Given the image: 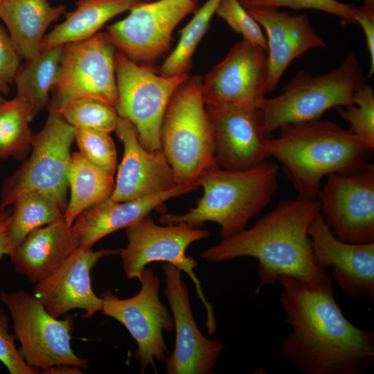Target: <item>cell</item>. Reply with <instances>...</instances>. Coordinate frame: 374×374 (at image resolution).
Segmentation results:
<instances>
[{
    "label": "cell",
    "mask_w": 374,
    "mask_h": 374,
    "mask_svg": "<svg viewBox=\"0 0 374 374\" xmlns=\"http://www.w3.org/2000/svg\"><path fill=\"white\" fill-rule=\"evenodd\" d=\"M280 301L290 332L280 350L305 374H361L374 362V332L351 323L336 301L326 271L310 279L284 276Z\"/></svg>",
    "instance_id": "6da1fadb"
},
{
    "label": "cell",
    "mask_w": 374,
    "mask_h": 374,
    "mask_svg": "<svg viewBox=\"0 0 374 374\" xmlns=\"http://www.w3.org/2000/svg\"><path fill=\"white\" fill-rule=\"evenodd\" d=\"M320 213L317 199L297 196L282 200L253 226L222 240L201 253L208 262L240 257L258 260L259 291L284 276L310 279L326 271L315 262L309 228Z\"/></svg>",
    "instance_id": "7a4b0ae2"
},
{
    "label": "cell",
    "mask_w": 374,
    "mask_h": 374,
    "mask_svg": "<svg viewBox=\"0 0 374 374\" xmlns=\"http://www.w3.org/2000/svg\"><path fill=\"white\" fill-rule=\"evenodd\" d=\"M270 138V157L281 165L298 196L317 199L321 181L350 174L368 163L371 148L339 124L321 118L283 125Z\"/></svg>",
    "instance_id": "3957f363"
},
{
    "label": "cell",
    "mask_w": 374,
    "mask_h": 374,
    "mask_svg": "<svg viewBox=\"0 0 374 374\" xmlns=\"http://www.w3.org/2000/svg\"><path fill=\"white\" fill-rule=\"evenodd\" d=\"M278 166L268 159L244 170L218 167L203 173L197 181L203 195L183 214L162 213L163 224L185 222L194 228L212 222L220 226L222 238L247 226L270 202L277 188Z\"/></svg>",
    "instance_id": "277c9868"
},
{
    "label": "cell",
    "mask_w": 374,
    "mask_h": 374,
    "mask_svg": "<svg viewBox=\"0 0 374 374\" xmlns=\"http://www.w3.org/2000/svg\"><path fill=\"white\" fill-rule=\"evenodd\" d=\"M202 78L189 76L173 93L161 128V145L176 184L197 185L217 167L211 123L202 94Z\"/></svg>",
    "instance_id": "5b68a950"
},
{
    "label": "cell",
    "mask_w": 374,
    "mask_h": 374,
    "mask_svg": "<svg viewBox=\"0 0 374 374\" xmlns=\"http://www.w3.org/2000/svg\"><path fill=\"white\" fill-rule=\"evenodd\" d=\"M364 84L361 65L353 53L323 74L314 76L301 70L281 93L265 99L260 108L265 132L270 137L283 125L321 118L331 108L352 104Z\"/></svg>",
    "instance_id": "8992f818"
},
{
    "label": "cell",
    "mask_w": 374,
    "mask_h": 374,
    "mask_svg": "<svg viewBox=\"0 0 374 374\" xmlns=\"http://www.w3.org/2000/svg\"><path fill=\"white\" fill-rule=\"evenodd\" d=\"M44 127L33 134L31 154L3 184L0 209H6L21 195L39 193L64 211L67 206L68 172L75 127L68 123L51 101Z\"/></svg>",
    "instance_id": "52a82bcc"
},
{
    "label": "cell",
    "mask_w": 374,
    "mask_h": 374,
    "mask_svg": "<svg viewBox=\"0 0 374 374\" xmlns=\"http://www.w3.org/2000/svg\"><path fill=\"white\" fill-rule=\"evenodd\" d=\"M125 229L127 244L120 249L118 255L127 278L140 280L146 266L153 262H168L184 271L194 283L204 305L206 312L204 325L208 334L213 335L216 331L213 306L206 299L201 281L194 273L198 265L196 260L186 255L188 247L195 242L208 238L209 231L192 227L185 222L160 226L148 216Z\"/></svg>",
    "instance_id": "ba28073f"
},
{
    "label": "cell",
    "mask_w": 374,
    "mask_h": 374,
    "mask_svg": "<svg viewBox=\"0 0 374 374\" xmlns=\"http://www.w3.org/2000/svg\"><path fill=\"white\" fill-rule=\"evenodd\" d=\"M0 300L10 312L19 351L30 366L41 373L60 364L88 367V360L78 357L71 347V317H54L37 297L23 290H3Z\"/></svg>",
    "instance_id": "9c48e42d"
},
{
    "label": "cell",
    "mask_w": 374,
    "mask_h": 374,
    "mask_svg": "<svg viewBox=\"0 0 374 374\" xmlns=\"http://www.w3.org/2000/svg\"><path fill=\"white\" fill-rule=\"evenodd\" d=\"M114 59L118 116L132 124L144 148L150 152L161 150V128L166 110L188 75L164 76L117 51Z\"/></svg>",
    "instance_id": "30bf717a"
},
{
    "label": "cell",
    "mask_w": 374,
    "mask_h": 374,
    "mask_svg": "<svg viewBox=\"0 0 374 374\" xmlns=\"http://www.w3.org/2000/svg\"><path fill=\"white\" fill-rule=\"evenodd\" d=\"M139 281L140 290L131 298L120 299L109 290L101 293V312L123 325L136 341L134 355L141 373L149 367L156 371V362L169 355L163 332H173L174 320L160 300L161 281L154 271L145 267Z\"/></svg>",
    "instance_id": "8fae6325"
},
{
    "label": "cell",
    "mask_w": 374,
    "mask_h": 374,
    "mask_svg": "<svg viewBox=\"0 0 374 374\" xmlns=\"http://www.w3.org/2000/svg\"><path fill=\"white\" fill-rule=\"evenodd\" d=\"M197 9L196 0L141 1L103 34L116 51L152 67L169 51L175 28Z\"/></svg>",
    "instance_id": "7c38bea8"
},
{
    "label": "cell",
    "mask_w": 374,
    "mask_h": 374,
    "mask_svg": "<svg viewBox=\"0 0 374 374\" xmlns=\"http://www.w3.org/2000/svg\"><path fill=\"white\" fill-rule=\"evenodd\" d=\"M326 178L317 199L332 234L348 243L374 242V165Z\"/></svg>",
    "instance_id": "4fadbf2b"
},
{
    "label": "cell",
    "mask_w": 374,
    "mask_h": 374,
    "mask_svg": "<svg viewBox=\"0 0 374 374\" xmlns=\"http://www.w3.org/2000/svg\"><path fill=\"white\" fill-rule=\"evenodd\" d=\"M115 53L103 32L63 45L60 74L52 101L60 108L74 99L93 98L115 107Z\"/></svg>",
    "instance_id": "5bb4252c"
},
{
    "label": "cell",
    "mask_w": 374,
    "mask_h": 374,
    "mask_svg": "<svg viewBox=\"0 0 374 374\" xmlns=\"http://www.w3.org/2000/svg\"><path fill=\"white\" fill-rule=\"evenodd\" d=\"M268 73L267 51L247 41L239 42L202 79L204 104L261 108Z\"/></svg>",
    "instance_id": "9a60e30c"
},
{
    "label": "cell",
    "mask_w": 374,
    "mask_h": 374,
    "mask_svg": "<svg viewBox=\"0 0 374 374\" xmlns=\"http://www.w3.org/2000/svg\"><path fill=\"white\" fill-rule=\"evenodd\" d=\"M206 109L218 168L244 170L270 158V137L265 132L260 108L222 105L206 106Z\"/></svg>",
    "instance_id": "2e32d148"
},
{
    "label": "cell",
    "mask_w": 374,
    "mask_h": 374,
    "mask_svg": "<svg viewBox=\"0 0 374 374\" xmlns=\"http://www.w3.org/2000/svg\"><path fill=\"white\" fill-rule=\"evenodd\" d=\"M164 294L171 308L176 331L175 348L164 361L168 374H209L217 365L224 345L206 337L194 318L187 285L181 271L168 262L162 265Z\"/></svg>",
    "instance_id": "e0dca14e"
},
{
    "label": "cell",
    "mask_w": 374,
    "mask_h": 374,
    "mask_svg": "<svg viewBox=\"0 0 374 374\" xmlns=\"http://www.w3.org/2000/svg\"><path fill=\"white\" fill-rule=\"evenodd\" d=\"M120 249L93 251L78 247L62 265L37 283L33 295L56 318L73 310L84 312V318L102 310L103 301L93 290L91 271L103 257L119 254Z\"/></svg>",
    "instance_id": "ac0fdd59"
},
{
    "label": "cell",
    "mask_w": 374,
    "mask_h": 374,
    "mask_svg": "<svg viewBox=\"0 0 374 374\" xmlns=\"http://www.w3.org/2000/svg\"><path fill=\"white\" fill-rule=\"evenodd\" d=\"M308 233L316 264L330 269L332 277L349 296L374 298V242L353 244L337 238L319 213Z\"/></svg>",
    "instance_id": "d6986e66"
},
{
    "label": "cell",
    "mask_w": 374,
    "mask_h": 374,
    "mask_svg": "<svg viewBox=\"0 0 374 374\" xmlns=\"http://www.w3.org/2000/svg\"><path fill=\"white\" fill-rule=\"evenodd\" d=\"M115 132L123 144V156L118 168L112 199H139L177 185L162 150L150 152L144 148L128 120L118 116Z\"/></svg>",
    "instance_id": "ffe728a7"
},
{
    "label": "cell",
    "mask_w": 374,
    "mask_h": 374,
    "mask_svg": "<svg viewBox=\"0 0 374 374\" xmlns=\"http://www.w3.org/2000/svg\"><path fill=\"white\" fill-rule=\"evenodd\" d=\"M247 10L266 31L269 68L267 93L275 89L293 60L310 49L326 46L306 14L292 15L272 8Z\"/></svg>",
    "instance_id": "44dd1931"
},
{
    "label": "cell",
    "mask_w": 374,
    "mask_h": 374,
    "mask_svg": "<svg viewBox=\"0 0 374 374\" xmlns=\"http://www.w3.org/2000/svg\"><path fill=\"white\" fill-rule=\"evenodd\" d=\"M195 184H177L172 188L144 198L117 202L108 198L80 213L72 227L80 247L92 249L100 240L122 229H126L149 216L154 210L164 208L168 200L197 189Z\"/></svg>",
    "instance_id": "7402d4cb"
},
{
    "label": "cell",
    "mask_w": 374,
    "mask_h": 374,
    "mask_svg": "<svg viewBox=\"0 0 374 374\" xmlns=\"http://www.w3.org/2000/svg\"><path fill=\"white\" fill-rule=\"evenodd\" d=\"M80 247L64 217L31 231L10 254L17 272L32 283L45 278Z\"/></svg>",
    "instance_id": "603a6c76"
},
{
    "label": "cell",
    "mask_w": 374,
    "mask_h": 374,
    "mask_svg": "<svg viewBox=\"0 0 374 374\" xmlns=\"http://www.w3.org/2000/svg\"><path fill=\"white\" fill-rule=\"evenodd\" d=\"M65 11L64 6H51L48 0H2L0 3V18L17 53L26 60L40 53L46 30Z\"/></svg>",
    "instance_id": "cb8c5ba5"
},
{
    "label": "cell",
    "mask_w": 374,
    "mask_h": 374,
    "mask_svg": "<svg viewBox=\"0 0 374 374\" xmlns=\"http://www.w3.org/2000/svg\"><path fill=\"white\" fill-rule=\"evenodd\" d=\"M142 0H78L76 8L44 36L41 51L90 38L116 16L129 11Z\"/></svg>",
    "instance_id": "d4e9b609"
},
{
    "label": "cell",
    "mask_w": 374,
    "mask_h": 374,
    "mask_svg": "<svg viewBox=\"0 0 374 374\" xmlns=\"http://www.w3.org/2000/svg\"><path fill=\"white\" fill-rule=\"evenodd\" d=\"M114 185L113 175L91 163L80 152L72 153L68 172L71 195L63 215L66 223L71 226L82 211L110 198Z\"/></svg>",
    "instance_id": "484cf974"
},
{
    "label": "cell",
    "mask_w": 374,
    "mask_h": 374,
    "mask_svg": "<svg viewBox=\"0 0 374 374\" xmlns=\"http://www.w3.org/2000/svg\"><path fill=\"white\" fill-rule=\"evenodd\" d=\"M63 46L44 51L20 64L14 78L16 96L24 98L38 112L50 103L49 93L60 77Z\"/></svg>",
    "instance_id": "4316f807"
},
{
    "label": "cell",
    "mask_w": 374,
    "mask_h": 374,
    "mask_svg": "<svg viewBox=\"0 0 374 374\" xmlns=\"http://www.w3.org/2000/svg\"><path fill=\"white\" fill-rule=\"evenodd\" d=\"M37 112L16 96L0 105V159L10 157L25 160L31 150L33 134L29 123Z\"/></svg>",
    "instance_id": "83f0119b"
},
{
    "label": "cell",
    "mask_w": 374,
    "mask_h": 374,
    "mask_svg": "<svg viewBox=\"0 0 374 374\" xmlns=\"http://www.w3.org/2000/svg\"><path fill=\"white\" fill-rule=\"evenodd\" d=\"M221 0H207L197 8L190 21L183 28L176 47L166 57L157 71L164 76L188 74L193 55L205 35Z\"/></svg>",
    "instance_id": "f1b7e54d"
},
{
    "label": "cell",
    "mask_w": 374,
    "mask_h": 374,
    "mask_svg": "<svg viewBox=\"0 0 374 374\" xmlns=\"http://www.w3.org/2000/svg\"><path fill=\"white\" fill-rule=\"evenodd\" d=\"M12 205L8 230L14 249L31 231L64 217V211L59 204L42 193L24 194Z\"/></svg>",
    "instance_id": "f546056e"
},
{
    "label": "cell",
    "mask_w": 374,
    "mask_h": 374,
    "mask_svg": "<svg viewBox=\"0 0 374 374\" xmlns=\"http://www.w3.org/2000/svg\"><path fill=\"white\" fill-rule=\"evenodd\" d=\"M58 110L64 119L75 128L107 133L115 132L118 118L114 106L93 98L74 99Z\"/></svg>",
    "instance_id": "4dcf8cb0"
},
{
    "label": "cell",
    "mask_w": 374,
    "mask_h": 374,
    "mask_svg": "<svg viewBox=\"0 0 374 374\" xmlns=\"http://www.w3.org/2000/svg\"><path fill=\"white\" fill-rule=\"evenodd\" d=\"M340 116L349 124L350 132L374 149V90L364 84L356 92L353 102L337 107Z\"/></svg>",
    "instance_id": "1f68e13d"
},
{
    "label": "cell",
    "mask_w": 374,
    "mask_h": 374,
    "mask_svg": "<svg viewBox=\"0 0 374 374\" xmlns=\"http://www.w3.org/2000/svg\"><path fill=\"white\" fill-rule=\"evenodd\" d=\"M75 141L80 154L103 170L114 175L117 154L109 133L75 128Z\"/></svg>",
    "instance_id": "d6a6232c"
},
{
    "label": "cell",
    "mask_w": 374,
    "mask_h": 374,
    "mask_svg": "<svg viewBox=\"0 0 374 374\" xmlns=\"http://www.w3.org/2000/svg\"><path fill=\"white\" fill-rule=\"evenodd\" d=\"M215 14L222 19L243 40L267 51V37L260 24L250 15L238 0H221Z\"/></svg>",
    "instance_id": "836d02e7"
},
{
    "label": "cell",
    "mask_w": 374,
    "mask_h": 374,
    "mask_svg": "<svg viewBox=\"0 0 374 374\" xmlns=\"http://www.w3.org/2000/svg\"><path fill=\"white\" fill-rule=\"evenodd\" d=\"M280 7L317 10L339 17L348 24L355 23L356 6L337 0H248L244 5L246 9Z\"/></svg>",
    "instance_id": "e575fe53"
},
{
    "label": "cell",
    "mask_w": 374,
    "mask_h": 374,
    "mask_svg": "<svg viewBox=\"0 0 374 374\" xmlns=\"http://www.w3.org/2000/svg\"><path fill=\"white\" fill-rule=\"evenodd\" d=\"M0 362L10 374H38L41 371L30 366L15 344L14 334L10 332V319L0 307Z\"/></svg>",
    "instance_id": "d590c367"
},
{
    "label": "cell",
    "mask_w": 374,
    "mask_h": 374,
    "mask_svg": "<svg viewBox=\"0 0 374 374\" xmlns=\"http://www.w3.org/2000/svg\"><path fill=\"white\" fill-rule=\"evenodd\" d=\"M21 60L10 36L0 24V93H9Z\"/></svg>",
    "instance_id": "8d00e7d4"
},
{
    "label": "cell",
    "mask_w": 374,
    "mask_h": 374,
    "mask_svg": "<svg viewBox=\"0 0 374 374\" xmlns=\"http://www.w3.org/2000/svg\"><path fill=\"white\" fill-rule=\"evenodd\" d=\"M355 19V23L361 26L366 37L370 56L368 78H371L374 73V0H364L362 6H356Z\"/></svg>",
    "instance_id": "74e56055"
},
{
    "label": "cell",
    "mask_w": 374,
    "mask_h": 374,
    "mask_svg": "<svg viewBox=\"0 0 374 374\" xmlns=\"http://www.w3.org/2000/svg\"><path fill=\"white\" fill-rule=\"evenodd\" d=\"M11 213L12 209L0 211V260L4 256H10L14 250L8 230Z\"/></svg>",
    "instance_id": "f35d334b"
},
{
    "label": "cell",
    "mask_w": 374,
    "mask_h": 374,
    "mask_svg": "<svg viewBox=\"0 0 374 374\" xmlns=\"http://www.w3.org/2000/svg\"><path fill=\"white\" fill-rule=\"evenodd\" d=\"M81 368L70 364H60L47 368L42 373L48 374H80L82 373Z\"/></svg>",
    "instance_id": "ab89813d"
},
{
    "label": "cell",
    "mask_w": 374,
    "mask_h": 374,
    "mask_svg": "<svg viewBox=\"0 0 374 374\" xmlns=\"http://www.w3.org/2000/svg\"><path fill=\"white\" fill-rule=\"evenodd\" d=\"M244 6L247 3L248 0H238Z\"/></svg>",
    "instance_id": "60d3db41"
},
{
    "label": "cell",
    "mask_w": 374,
    "mask_h": 374,
    "mask_svg": "<svg viewBox=\"0 0 374 374\" xmlns=\"http://www.w3.org/2000/svg\"><path fill=\"white\" fill-rule=\"evenodd\" d=\"M5 100L0 96V105Z\"/></svg>",
    "instance_id": "b9f144b4"
},
{
    "label": "cell",
    "mask_w": 374,
    "mask_h": 374,
    "mask_svg": "<svg viewBox=\"0 0 374 374\" xmlns=\"http://www.w3.org/2000/svg\"><path fill=\"white\" fill-rule=\"evenodd\" d=\"M1 1H2V0H0V3H1Z\"/></svg>",
    "instance_id": "7bdbcfd3"
},
{
    "label": "cell",
    "mask_w": 374,
    "mask_h": 374,
    "mask_svg": "<svg viewBox=\"0 0 374 374\" xmlns=\"http://www.w3.org/2000/svg\"><path fill=\"white\" fill-rule=\"evenodd\" d=\"M0 211H1V210L0 209Z\"/></svg>",
    "instance_id": "ee69618b"
}]
</instances>
